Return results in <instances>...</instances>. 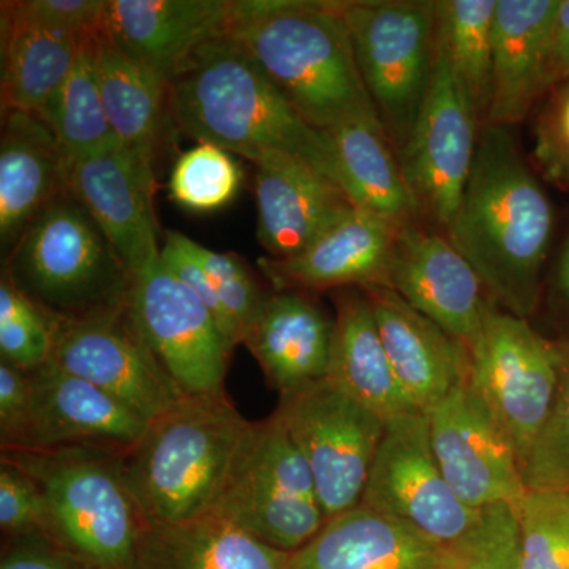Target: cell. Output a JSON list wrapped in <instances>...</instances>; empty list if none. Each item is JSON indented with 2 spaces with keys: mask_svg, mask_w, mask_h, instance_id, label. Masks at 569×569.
<instances>
[{
  "mask_svg": "<svg viewBox=\"0 0 569 569\" xmlns=\"http://www.w3.org/2000/svg\"><path fill=\"white\" fill-rule=\"evenodd\" d=\"M336 321L305 291L268 295L244 337L269 387L280 396L329 376Z\"/></svg>",
  "mask_w": 569,
  "mask_h": 569,
  "instance_id": "d4e9b609",
  "label": "cell"
},
{
  "mask_svg": "<svg viewBox=\"0 0 569 569\" xmlns=\"http://www.w3.org/2000/svg\"><path fill=\"white\" fill-rule=\"evenodd\" d=\"M241 186V170L230 152L198 144L179 157L171 173V198L190 211L209 212L230 203Z\"/></svg>",
  "mask_w": 569,
  "mask_h": 569,
  "instance_id": "e575fe53",
  "label": "cell"
},
{
  "mask_svg": "<svg viewBox=\"0 0 569 569\" xmlns=\"http://www.w3.org/2000/svg\"><path fill=\"white\" fill-rule=\"evenodd\" d=\"M130 313L183 395H220L234 346L162 254L134 272Z\"/></svg>",
  "mask_w": 569,
  "mask_h": 569,
  "instance_id": "7c38bea8",
  "label": "cell"
},
{
  "mask_svg": "<svg viewBox=\"0 0 569 569\" xmlns=\"http://www.w3.org/2000/svg\"><path fill=\"white\" fill-rule=\"evenodd\" d=\"M274 415L305 456L326 520L358 507L387 421L328 377L280 396Z\"/></svg>",
  "mask_w": 569,
  "mask_h": 569,
  "instance_id": "30bf717a",
  "label": "cell"
},
{
  "mask_svg": "<svg viewBox=\"0 0 569 569\" xmlns=\"http://www.w3.org/2000/svg\"><path fill=\"white\" fill-rule=\"evenodd\" d=\"M552 230L548 194L508 127H482L466 192L447 231L490 301L505 312L527 320L537 310Z\"/></svg>",
  "mask_w": 569,
  "mask_h": 569,
  "instance_id": "6da1fadb",
  "label": "cell"
},
{
  "mask_svg": "<svg viewBox=\"0 0 569 569\" xmlns=\"http://www.w3.org/2000/svg\"><path fill=\"white\" fill-rule=\"evenodd\" d=\"M470 355L468 383L526 470L559 395L565 348L539 336L523 318L490 302Z\"/></svg>",
  "mask_w": 569,
  "mask_h": 569,
  "instance_id": "ba28073f",
  "label": "cell"
},
{
  "mask_svg": "<svg viewBox=\"0 0 569 569\" xmlns=\"http://www.w3.org/2000/svg\"><path fill=\"white\" fill-rule=\"evenodd\" d=\"M3 274L51 321L129 307L133 274L69 186L44 206L3 257Z\"/></svg>",
  "mask_w": 569,
  "mask_h": 569,
  "instance_id": "5b68a950",
  "label": "cell"
},
{
  "mask_svg": "<svg viewBox=\"0 0 569 569\" xmlns=\"http://www.w3.org/2000/svg\"><path fill=\"white\" fill-rule=\"evenodd\" d=\"M535 153L550 181L569 187V86L542 114Z\"/></svg>",
  "mask_w": 569,
  "mask_h": 569,
  "instance_id": "b9f144b4",
  "label": "cell"
},
{
  "mask_svg": "<svg viewBox=\"0 0 569 569\" xmlns=\"http://www.w3.org/2000/svg\"><path fill=\"white\" fill-rule=\"evenodd\" d=\"M389 288L468 348L492 302L477 271L451 241L415 223L397 234Z\"/></svg>",
  "mask_w": 569,
  "mask_h": 569,
  "instance_id": "e0dca14e",
  "label": "cell"
},
{
  "mask_svg": "<svg viewBox=\"0 0 569 569\" xmlns=\"http://www.w3.org/2000/svg\"><path fill=\"white\" fill-rule=\"evenodd\" d=\"M290 569H463V552L359 503L326 520Z\"/></svg>",
  "mask_w": 569,
  "mask_h": 569,
  "instance_id": "ffe728a7",
  "label": "cell"
},
{
  "mask_svg": "<svg viewBox=\"0 0 569 569\" xmlns=\"http://www.w3.org/2000/svg\"><path fill=\"white\" fill-rule=\"evenodd\" d=\"M290 557L209 512L183 522L144 523L137 569H290Z\"/></svg>",
  "mask_w": 569,
  "mask_h": 569,
  "instance_id": "83f0119b",
  "label": "cell"
},
{
  "mask_svg": "<svg viewBox=\"0 0 569 569\" xmlns=\"http://www.w3.org/2000/svg\"><path fill=\"white\" fill-rule=\"evenodd\" d=\"M523 477L529 488L569 489V348L565 350L559 395Z\"/></svg>",
  "mask_w": 569,
  "mask_h": 569,
  "instance_id": "74e56055",
  "label": "cell"
},
{
  "mask_svg": "<svg viewBox=\"0 0 569 569\" xmlns=\"http://www.w3.org/2000/svg\"><path fill=\"white\" fill-rule=\"evenodd\" d=\"M0 459L39 485L47 535L88 569H137L144 519L122 455L100 448L2 449Z\"/></svg>",
  "mask_w": 569,
  "mask_h": 569,
  "instance_id": "8992f818",
  "label": "cell"
},
{
  "mask_svg": "<svg viewBox=\"0 0 569 569\" xmlns=\"http://www.w3.org/2000/svg\"><path fill=\"white\" fill-rule=\"evenodd\" d=\"M100 96L116 140L153 164L170 114V81L119 50L102 31L96 37Z\"/></svg>",
  "mask_w": 569,
  "mask_h": 569,
  "instance_id": "f546056e",
  "label": "cell"
},
{
  "mask_svg": "<svg viewBox=\"0 0 569 569\" xmlns=\"http://www.w3.org/2000/svg\"><path fill=\"white\" fill-rule=\"evenodd\" d=\"M560 0H497L489 123L522 121L550 84Z\"/></svg>",
  "mask_w": 569,
  "mask_h": 569,
  "instance_id": "cb8c5ba5",
  "label": "cell"
},
{
  "mask_svg": "<svg viewBox=\"0 0 569 569\" xmlns=\"http://www.w3.org/2000/svg\"><path fill=\"white\" fill-rule=\"evenodd\" d=\"M516 509L522 569H569V489L529 488Z\"/></svg>",
  "mask_w": 569,
  "mask_h": 569,
  "instance_id": "836d02e7",
  "label": "cell"
},
{
  "mask_svg": "<svg viewBox=\"0 0 569 569\" xmlns=\"http://www.w3.org/2000/svg\"><path fill=\"white\" fill-rule=\"evenodd\" d=\"M323 133L335 156L337 181L355 208L400 230L413 224L418 203L388 144L383 122L359 119Z\"/></svg>",
  "mask_w": 569,
  "mask_h": 569,
  "instance_id": "f1b7e54d",
  "label": "cell"
},
{
  "mask_svg": "<svg viewBox=\"0 0 569 569\" xmlns=\"http://www.w3.org/2000/svg\"><path fill=\"white\" fill-rule=\"evenodd\" d=\"M228 36L313 129L381 121L356 62L342 2L234 0Z\"/></svg>",
  "mask_w": 569,
  "mask_h": 569,
  "instance_id": "3957f363",
  "label": "cell"
},
{
  "mask_svg": "<svg viewBox=\"0 0 569 569\" xmlns=\"http://www.w3.org/2000/svg\"><path fill=\"white\" fill-rule=\"evenodd\" d=\"M212 512L288 553L305 548L323 529L310 468L274 413L252 422Z\"/></svg>",
  "mask_w": 569,
  "mask_h": 569,
  "instance_id": "52a82bcc",
  "label": "cell"
},
{
  "mask_svg": "<svg viewBox=\"0 0 569 569\" xmlns=\"http://www.w3.org/2000/svg\"><path fill=\"white\" fill-rule=\"evenodd\" d=\"M552 69L556 82L569 80V0H560L552 36Z\"/></svg>",
  "mask_w": 569,
  "mask_h": 569,
  "instance_id": "f6af8a7d",
  "label": "cell"
},
{
  "mask_svg": "<svg viewBox=\"0 0 569 569\" xmlns=\"http://www.w3.org/2000/svg\"><path fill=\"white\" fill-rule=\"evenodd\" d=\"M96 37L97 33L84 40L69 77L37 114L61 144L67 164L118 141L108 123L100 96Z\"/></svg>",
  "mask_w": 569,
  "mask_h": 569,
  "instance_id": "d6a6232c",
  "label": "cell"
},
{
  "mask_svg": "<svg viewBox=\"0 0 569 569\" xmlns=\"http://www.w3.org/2000/svg\"><path fill=\"white\" fill-rule=\"evenodd\" d=\"M170 114L198 144L252 163L264 153H288L339 183L328 137L302 119L228 33L201 47L170 81Z\"/></svg>",
  "mask_w": 569,
  "mask_h": 569,
  "instance_id": "7a4b0ae2",
  "label": "cell"
},
{
  "mask_svg": "<svg viewBox=\"0 0 569 569\" xmlns=\"http://www.w3.org/2000/svg\"><path fill=\"white\" fill-rule=\"evenodd\" d=\"M559 288L565 298L569 301V242L559 266Z\"/></svg>",
  "mask_w": 569,
  "mask_h": 569,
  "instance_id": "bcb514c9",
  "label": "cell"
},
{
  "mask_svg": "<svg viewBox=\"0 0 569 569\" xmlns=\"http://www.w3.org/2000/svg\"><path fill=\"white\" fill-rule=\"evenodd\" d=\"M361 503L451 548H462L482 512L468 508L449 488L422 411L387 422Z\"/></svg>",
  "mask_w": 569,
  "mask_h": 569,
  "instance_id": "8fae6325",
  "label": "cell"
},
{
  "mask_svg": "<svg viewBox=\"0 0 569 569\" xmlns=\"http://www.w3.org/2000/svg\"><path fill=\"white\" fill-rule=\"evenodd\" d=\"M0 529L7 538L43 531L47 507L39 485L24 470L0 459Z\"/></svg>",
  "mask_w": 569,
  "mask_h": 569,
  "instance_id": "ab89813d",
  "label": "cell"
},
{
  "mask_svg": "<svg viewBox=\"0 0 569 569\" xmlns=\"http://www.w3.org/2000/svg\"><path fill=\"white\" fill-rule=\"evenodd\" d=\"M193 253L219 296L234 346H241L268 295L261 290L257 277L238 254L212 252L194 241Z\"/></svg>",
  "mask_w": 569,
  "mask_h": 569,
  "instance_id": "8d00e7d4",
  "label": "cell"
},
{
  "mask_svg": "<svg viewBox=\"0 0 569 569\" xmlns=\"http://www.w3.org/2000/svg\"><path fill=\"white\" fill-rule=\"evenodd\" d=\"M400 228L355 209L346 220L290 258L258 260L274 291L389 288V269Z\"/></svg>",
  "mask_w": 569,
  "mask_h": 569,
  "instance_id": "7402d4cb",
  "label": "cell"
},
{
  "mask_svg": "<svg viewBox=\"0 0 569 569\" xmlns=\"http://www.w3.org/2000/svg\"><path fill=\"white\" fill-rule=\"evenodd\" d=\"M497 0L436 2V43L467 89L478 114L492 102L493 21Z\"/></svg>",
  "mask_w": 569,
  "mask_h": 569,
  "instance_id": "1f68e13d",
  "label": "cell"
},
{
  "mask_svg": "<svg viewBox=\"0 0 569 569\" xmlns=\"http://www.w3.org/2000/svg\"><path fill=\"white\" fill-rule=\"evenodd\" d=\"M67 186L102 228L132 274L162 253L153 209V164L114 141L67 164Z\"/></svg>",
  "mask_w": 569,
  "mask_h": 569,
  "instance_id": "2e32d148",
  "label": "cell"
},
{
  "mask_svg": "<svg viewBox=\"0 0 569 569\" xmlns=\"http://www.w3.org/2000/svg\"><path fill=\"white\" fill-rule=\"evenodd\" d=\"M67 186V157L39 116L3 112L0 137V246L20 241L37 213Z\"/></svg>",
  "mask_w": 569,
  "mask_h": 569,
  "instance_id": "484cf974",
  "label": "cell"
},
{
  "mask_svg": "<svg viewBox=\"0 0 569 569\" xmlns=\"http://www.w3.org/2000/svg\"><path fill=\"white\" fill-rule=\"evenodd\" d=\"M104 3L107 0H22L3 2L2 10L21 20L89 37L102 29Z\"/></svg>",
  "mask_w": 569,
  "mask_h": 569,
  "instance_id": "60d3db41",
  "label": "cell"
},
{
  "mask_svg": "<svg viewBox=\"0 0 569 569\" xmlns=\"http://www.w3.org/2000/svg\"><path fill=\"white\" fill-rule=\"evenodd\" d=\"M335 302V343L328 378L383 421L419 411L397 380L365 291L340 288Z\"/></svg>",
  "mask_w": 569,
  "mask_h": 569,
  "instance_id": "4316f807",
  "label": "cell"
},
{
  "mask_svg": "<svg viewBox=\"0 0 569 569\" xmlns=\"http://www.w3.org/2000/svg\"><path fill=\"white\" fill-rule=\"evenodd\" d=\"M372 305L397 380L417 410L427 413L470 380V348L419 313L387 287L361 288Z\"/></svg>",
  "mask_w": 569,
  "mask_h": 569,
  "instance_id": "603a6c76",
  "label": "cell"
},
{
  "mask_svg": "<svg viewBox=\"0 0 569 569\" xmlns=\"http://www.w3.org/2000/svg\"><path fill=\"white\" fill-rule=\"evenodd\" d=\"M31 418L20 448H100L126 455L149 422L89 381L54 361L29 372Z\"/></svg>",
  "mask_w": 569,
  "mask_h": 569,
  "instance_id": "ac0fdd59",
  "label": "cell"
},
{
  "mask_svg": "<svg viewBox=\"0 0 569 569\" xmlns=\"http://www.w3.org/2000/svg\"><path fill=\"white\" fill-rule=\"evenodd\" d=\"M462 552L463 569H522L515 507L500 503L486 508Z\"/></svg>",
  "mask_w": 569,
  "mask_h": 569,
  "instance_id": "f35d334b",
  "label": "cell"
},
{
  "mask_svg": "<svg viewBox=\"0 0 569 569\" xmlns=\"http://www.w3.org/2000/svg\"><path fill=\"white\" fill-rule=\"evenodd\" d=\"M29 372L0 359V448H20L31 418Z\"/></svg>",
  "mask_w": 569,
  "mask_h": 569,
  "instance_id": "7bdbcfd3",
  "label": "cell"
},
{
  "mask_svg": "<svg viewBox=\"0 0 569 569\" xmlns=\"http://www.w3.org/2000/svg\"><path fill=\"white\" fill-rule=\"evenodd\" d=\"M258 241L276 260L305 252L355 206L339 183L282 152L254 160Z\"/></svg>",
  "mask_w": 569,
  "mask_h": 569,
  "instance_id": "d6986e66",
  "label": "cell"
},
{
  "mask_svg": "<svg viewBox=\"0 0 569 569\" xmlns=\"http://www.w3.org/2000/svg\"><path fill=\"white\" fill-rule=\"evenodd\" d=\"M250 427L224 392L186 395L149 422L141 440L122 455L123 478L144 523L212 512Z\"/></svg>",
  "mask_w": 569,
  "mask_h": 569,
  "instance_id": "277c9868",
  "label": "cell"
},
{
  "mask_svg": "<svg viewBox=\"0 0 569 569\" xmlns=\"http://www.w3.org/2000/svg\"><path fill=\"white\" fill-rule=\"evenodd\" d=\"M52 331L51 361L148 422L186 396L146 343L129 307L88 320L52 321Z\"/></svg>",
  "mask_w": 569,
  "mask_h": 569,
  "instance_id": "5bb4252c",
  "label": "cell"
},
{
  "mask_svg": "<svg viewBox=\"0 0 569 569\" xmlns=\"http://www.w3.org/2000/svg\"><path fill=\"white\" fill-rule=\"evenodd\" d=\"M86 39L2 10V111L39 114L69 77Z\"/></svg>",
  "mask_w": 569,
  "mask_h": 569,
  "instance_id": "4dcf8cb0",
  "label": "cell"
},
{
  "mask_svg": "<svg viewBox=\"0 0 569 569\" xmlns=\"http://www.w3.org/2000/svg\"><path fill=\"white\" fill-rule=\"evenodd\" d=\"M477 116L467 89L437 48L432 81L400 164L419 212L443 228L458 212L477 156Z\"/></svg>",
  "mask_w": 569,
  "mask_h": 569,
  "instance_id": "4fadbf2b",
  "label": "cell"
},
{
  "mask_svg": "<svg viewBox=\"0 0 569 569\" xmlns=\"http://www.w3.org/2000/svg\"><path fill=\"white\" fill-rule=\"evenodd\" d=\"M233 14V0H107L100 31L171 81L194 52L228 33Z\"/></svg>",
  "mask_w": 569,
  "mask_h": 569,
  "instance_id": "44dd1931",
  "label": "cell"
},
{
  "mask_svg": "<svg viewBox=\"0 0 569 569\" xmlns=\"http://www.w3.org/2000/svg\"><path fill=\"white\" fill-rule=\"evenodd\" d=\"M367 91L385 130L406 148L436 66V2H342Z\"/></svg>",
  "mask_w": 569,
  "mask_h": 569,
  "instance_id": "9c48e42d",
  "label": "cell"
},
{
  "mask_svg": "<svg viewBox=\"0 0 569 569\" xmlns=\"http://www.w3.org/2000/svg\"><path fill=\"white\" fill-rule=\"evenodd\" d=\"M0 569H88L43 531L7 538Z\"/></svg>",
  "mask_w": 569,
  "mask_h": 569,
  "instance_id": "ee69618b",
  "label": "cell"
},
{
  "mask_svg": "<svg viewBox=\"0 0 569 569\" xmlns=\"http://www.w3.org/2000/svg\"><path fill=\"white\" fill-rule=\"evenodd\" d=\"M430 443L449 488L468 508L518 507L529 486L511 441L470 383L427 411Z\"/></svg>",
  "mask_w": 569,
  "mask_h": 569,
  "instance_id": "9a60e30c",
  "label": "cell"
},
{
  "mask_svg": "<svg viewBox=\"0 0 569 569\" xmlns=\"http://www.w3.org/2000/svg\"><path fill=\"white\" fill-rule=\"evenodd\" d=\"M54 346L52 321L9 277L0 279V359L32 372L47 365Z\"/></svg>",
  "mask_w": 569,
  "mask_h": 569,
  "instance_id": "d590c367",
  "label": "cell"
}]
</instances>
